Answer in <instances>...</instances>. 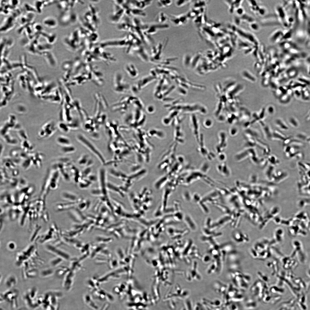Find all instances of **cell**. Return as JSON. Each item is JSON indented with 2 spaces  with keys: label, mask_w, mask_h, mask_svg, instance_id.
Instances as JSON below:
<instances>
[{
  "label": "cell",
  "mask_w": 310,
  "mask_h": 310,
  "mask_svg": "<svg viewBox=\"0 0 310 310\" xmlns=\"http://www.w3.org/2000/svg\"><path fill=\"white\" fill-rule=\"evenodd\" d=\"M257 155L254 148H245L237 153L235 155V158L237 162H240Z\"/></svg>",
  "instance_id": "cell-3"
},
{
  "label": "cell",
  "mask_w": 310,
  "mask_h": 310,
  "mask_svg": "<svg viewBox=\"0 0 310 310\" xmlns=\"http://www.w3.org/2000/svg\"><path fill=\"white\" fill-rule=\"evenodd\" d=\"M268 162L266 156L260 159L259 164L261 166H265L268 165Z\"/></svg>",
  "instance_id": "cell-43"
},
{
  "label": "cell",
  "mask_w": 310,
  "mask_h": 310,
  "mask_svg": "<svg viewBox=\"0 0 310 310\" xmlns=\"http://www.w3.org/2000/svg\"><path fill=\"white\" fill-rule=\"evenodd\" d=\"M212 257L211 255L208 253L205 254L203 256H202L201 259L204 262L208 263L211 261Z\"/></svg>",
  "instance_id": "cell-39"
},
{
  "label": "cell",
  "mask_w": 310,
  "mask_h": 310,
  "mask_svg": "<svg viewBox=\"0 0 310 310\" xmlns=\"http://www.w3.org/2000/svg\"><path fill=\"white\" fill-rule=\"evenodd\" d=\"M57 141V142L63 146L71 145V142L69 139L63 136H60L58 137Z\"/></svg>",
  "instance_id": "cell-26"
},
{
  "label": "cell",
  "mask_w": 310,
  "mask_h": 310,
  "mask_svg": "<svg viewBox=\"0 0 310 310\" xmlns=\"http://www.w3.org/2000/svg\"><path fill=\"white\" fill-rule=\"evenodd\" d=\"M168 19V17L164 13L161 12L158 15L156 18L159 23L164 24L166 22Z\"/></svg>",
  "instance_id": "cell-30"
},
{
  "label": "cell",
  "mask_w": 310,
  "mask_h": 310,
  "mask_svg": "<svg viewBox=\"0 0 310 310\" xmlns=\"http://www.w3.org/2000/svg\"><path fill=\"white\" fill-rule=\"evenodd\" d=\"M40 228L41 227L40 226L37 227V228H36L31 237L30 241L31 242H33L35 239V238L36 237V236L37 235L38 233L39 232H38L39 231Z\"/></svg>",
  "instance_id": "cell-44"
},
{
  "label": "cell",
  "mask_w": 310,
  "mask_h": 310,
  "mask_svg": "<svg viewBox=\"0 0 310 310\" xmlns=\"http://www.w3.org/2000/svg\"><path fill=\"white\" fill-rule=\"evenodd\" d=\"M186 278L188 281L192 280H199L201 279L200 275L197 270V263L193 261L191 266L186 272Z\"/></svg>",
  "instance_id": "cell-8"
},
{
  "label": "cell",
  "mask_w": 310,
  "mask_h": 310,
  "mask_svg": "<svg viewBox=\"0 0 310 310\" xmlns=\"http://www.w3.org/2000/svg\"><path fill=\"white\" fill-rule=\"evenodd\" d=\"M244 146L245 148H254L256 146V139L245 137Z\"/></svg>",
  "instance_id": "cell-25"
},
{
  "label": "cell",
  "mask_w": 310,
  "mask_h": 310,
  "mask_svg": "<svg viewBox=\"0 0 310 310\" xmlns=\"http://www.w3.org/2000/svg\"><path fill=\"white\" fill-rule=\"evenodd\" d=\"M239 132L238 128L235 126L231 127L229 130V133L232 136L234 137L237 135Z\"/></svg>",
  "instance_id": "cell-38"
},
{
  "label": "cell",
  "mask_w": 310,
  "mask_h": 310,
  "mask_svg": "<svg viewBox=\"0 0 310 310\" xmlns=\"http://www.w3.org/2000/svg\"><path fill=\"white\" fill-rule=\"evenodd\" d=\"M34 7L37 12L40 13L42 12V8L44 6L43 1H34Z\"/></svg>",
  "instance_id": "cell-35"
},
{
  "label": "cell",
  "mask_w": 310,
  "mask_h": 310,
  "mask_svg": "<svg viewBox=\"0 0 310 310\" xmlns=\"http://www.w3.org/2000/svg\"><path fill=\"white\" fill-rule=\"evenodd\" d=\"M16 244L13 242L11 241L9 242L7 244V247L8 249L10 250H12L15 249L16 247Z\"/></svg>",
  "instance_id": "cell-45"
},
{
  "label": "cell",
  "mask_w": 310,
  "mask_h": 310,
  "mask_svg": "<svg viewBox=\"0 0 310 310\" xmlns=\"http://www.w3.org/2000/svg\"><path fill=\"white\" fill-rule=\"evenodd\" d=\"M190 193L187 191L183 192L182 196L184 200L186 201H189L192 199V196H191Z\"/></svg>",
  "instance_id": "cell-41"
},
{
  "label": "cell",
  "mask_w": 310,
  "mask_h": 310,
  "mask_svg": "<svg viewBox=\"0 0 310 310\" xmlns=\"http://www.w3.org/2000/svg\"><path fill=\"white\" fill-rule=\"evenodd\" d=\"M24 8L26 12H32L35 13L37 12L34 6L27 3H25L24 4Z\"/></svg>",
  "instance_id": "cell-32"
},
{
  "label": "cell",
  "mask_w": 310,
  "mask_h": 310,
  "mask_svg": "<svg viewBox=\"0 0 310 310\" xmlns=\"http://www.w3.org/2000/svg\"><path fill=\"white\" fill-rule=\"evenodd\" d=\"M168 25L164 24H153L150 26H148V28L145 31V33L148 35L153 34L156 33L158 30L162 29L168 28Z\"/></svg>",
  "instance_id": "cell-15"
},
{
  "label": "cell",
  "mask_w": 310,
  "mask_h": 310,
  "mask_svg": "<svg viewBox=\"0 0 310 310\" xmlns=\"http://www.w3.org/2000/svg\"><path fill=\"white\" fill-rule=\"evenodd\" d=\"M63 259L57 256L56 257L53 258L50 260V264L52 267H56L61 264L62 262Z\"/></svg>",
  "instance_id": "cell-31"
},
{
  "label": "cell",
  "mask_w": 310,
  "mask_h": 310,
  "mask_svg": "<svg viewBox=\"0 0 310 310\" xmlns=\"http://www.w3.org/2000/svg\"><path fill=\"white\" fill-rule=\"evenodd\" d=\"M76 138L79 142L94 154L102 164L104 165L106 164V160L101 153L86 136L82 134H78L77 135Z\"/></svg>",
  "instance_id": "cell-2"
},
{
  "label": "cell",
  "mask_w": 310,
  "mask_h": 310,
  "mask_svg": "<svg viewBox=\"0 0 310 310\" xmlns=\"http://www.w3.org/2000/svg\"><path fill=\"white\" fill-rule=\"evenodd\" d=\"M18 292L15 289H12L6 291L2 295L3 300H7L9 302L12 306L13 304L16 307L17 306V299Z\"/></svg>",
  "instance_id": "cell-9"
},
{
  "label": "cell",
  "mask_w": 310,
  "mask_h": 310,
  "mask_svg": "<svg viewBox=\"0 0 310 310\" xmlns=\"http://www.w3.org/2000/svg\"><path fill=\"white\" fill-rule=\"evenodd\" d=\"M284 34L281 30L277 29L274 31L270 36L269 40L270 42L275 43L282 40Z\"/></svg>",
  "instance_id": "cell-16"
},
{
  "label": "cell",
  "mask_w": 310,
  "mask_h": 310,
  "mask_svg": "<svg viewBox=\"0 0 310 310\" xmlns=\"http://www.w3.org/2000/svg\"><path fill=\"white\" fill-rule=\"evenodd\" d=\"M62 196L65 199L71 201L75 200L77 197L74 194L68 192H64Z\"/></svg>",
  "instance_id": "cell-33"
},
{
  "label": "cell",
  "mask_w": 310,
  "mask_h": 310,
  "mask_svg": "<svg viewBox=\"0 0 310 310\" xmlns=\"http://www.w3.org/2000/svg\"><path fill=\"white\" fill-rule=\"evenodd\" d=\"M183 220L187 226L192 231L195 230L196 226L195 222L192 217L189 214L184 216Z\"/></svg>",
  "instance_id": "cell-20"
},
{
  "label": "cell",
  "mask_w": 310,
  "mask_h": 310,
  "mask_svg": "<svg viewBox=\"0 0 310 310\" xmlns=\"http://www.w3.org/2000/svg\"><path fill=\"white\" fill-rule=\"evenodd\" d=\"M250 10L256 15L259 16H264L266 14V8L262 5H259V2L256 1H247Z\"/></svg>",
  "instance_id": "cell-4"
},
{
  "label": "cell",
  "mask_w": 310,
  "mask_h": 310,
  "mask_svg": "<svg viewBox=\"0 0 310 310\" xmlns=\"http://www.w3.org/2000/svg\"><path fill=\"white\" fill-rule=\"evenodd\" d=\"M163 43H160L159 44L157 45L154 47L151 51L152 53V55L153 57H155L156 56H159L160 55H161L162 53L163 50Z\"/></svg>",
  "instance_id": "cell-23"
},
{
  "label": "cell",
  "mask_w": 310,
  "mask_h": 310,
  "mask_svg": "<svg viewBox=\"0 0 310 310\" xmlns=\"http://www.w3.org/2000/svg\"><path fill=\"white\" fill-rule=\"evenodd\" d=\"M232 236L234 240L238 243H246L249 241L248 237L246 234L239 231L234 232Z\"/></svg>",
  "instance_id": "cell-12"
},
{
  "label": "cell",
  "mask_w": 310,
  "mask_h": 310,
  "mask_svg": "<svg viewBox=\"0 0 310 310\" xmlns=\"http://www.w3.org/2000/svg\"><path fill=\"white\" fill-rule=\"evenodd\" d=\"M171 0H158L157 2V6L160 8L167 7L172 3Z\"/></svg>",
  "instance_id": "cell-28"
},
{
  "label": "cell",
  "mask_w": 310,
  "mask_h": 310,
  "mask_svg": "<svg viewBox=\"0 0 310 310\" xmlns=\"http://www.w3.org/2000/svg\"><path fill=\"white\" fill-rule=\"evenodd\" d=\"M286 138L285 135L280 131L277 130L273 131L272 140H277L283 142Z\"/></svg>",
  "instance_id": "cell-22"
},
{
  "label": "cell",
  "mask_w": 310,
  "mask_h": 310,
  "mask_svg": "<svg viewBox=\"0 0 310 310\" xmlns=\"http://www.w3.org/2000/svg\"><path fill=\"white\" fill-rule=\"evenodd\" d=\"M25 310L24 309H19V310Z\"/></svg>",
  "instance_id": "cell-50"
},
{
  "label": "cell",
  "mask_w": 310,
  "mask_h": 310,
  "mask_svg": "<svg viewBox=\"0 0 310 310\" xmlns=\"http://www.w3.org/2000/svg\"><path fill=\"white\" fill-rule=\"evenodd\" d=\"M268 163L274 166L278 165L280 162L278 158L276 156L273 154H269L266 156Z\"/></svg>",
  "instance_id": "cell-24"
},
{
  "label": "cell",
  "mask_w": 310,
  "mask_h": 310,
  "mask_svg": "<svg viewBox=\"0 0 310 310\" xmlns=\"http://www.w3.org/2000/svg\"><path fill=\"white\" fill-rule=\"evenodd\" d=\"M59 127L62 131L65 133L68 132L69 128L68 125L63 123H61L59 125Z\"/></svg>",
  "instance_id": "cell-40"
},
{
  "label": "cell",
  "mask_w": 310,
  "mask_h": 310,
  "mask_svg": "<svg viewBox=\"0 0 310 310\" xmlns=\"http://www.w3.org/2000/svg\"><path fill=\"white\" fill-rule=\"evenodd\" d=\"M288 122L290 125L294 127L297 128L299 126V122L294 117H290L288 119Z\"/></svg>",
  "instance_id": "cell-37"
},
{
  "label": "cell",
  "mask_w": 310,
  "mask_h": 310,
  "mask_svg": "<svg viewBox=\"0 0 310 310\" xmlns=\"http://www.w3.org/2000/svg\"><path fill=\"white\" fill-rule=\"evenodd\" d=\"M307 73L309 75H310V66L307 69Z\"/></svg>",
  "instance_id": "cell-49"
},
{
  "label": "cell",
  "mask_w": 310,
  "mask_h": 310,
  "mask_svg": "<svg viewBox=\"0 0 310 310\" xmlns=\"http://www.w3.org/2000/svg\"><path fill=\"white\" fill-rule=\"evenodd\" d=\"M74 274L73 272L69 271L65 275L63 283V286L66 290H69L73 284Z\"/></svg>",
  "instance_id": "cell-13"
},
{
  "label": "cell",
  "mask_w": 310,
  "mask_h": 310,
  "mask_svg": "<svg viewBox=\"0 0 310 310\" xmlns=\"http://www.w3.org/2000/svg\"><path fill=\"white\" fill-rule=\"evenodd\" d=\"M16 19L11 15L5 17L1 24V32H5L12 29L15 26Z\"/></svg>",
  "instance_id": "cell-6"
},
{
  "label": "cell",
  "mask_w": 310,
  "mask_h": 310,
  "mask_svg": "<svg viewBox=\"0 0 310 310\" xmlns=\"http://www.w3.org/2000/svg\"><path fill=\"white\" fill-rule=\"evenodd\" d=\"M32 25L34 31L36 34H38L43 31V27L40 24L37 23H35L33 24Z\"/></svg>",
  "instance_id": "cell-36"
},
{
  "label": "cell",
  "mask_w": 310,
  "mask_h": 310,
  "mask_svg": "<svg viewBox=\"0 0 310 310\" xmlns=\"http://www.w3.org/2000/svg\"><path fill=\"white\" fill-rule=\"evenodd\" d=\"M17 282V280L16 276L13 274H10L5 279V284L7 287L11 288L16 285Z\"/></svg>",
  "instance_id": "cell-19"
},
{
  "label": "cell",
  "mask_w": 310,
  "mask_h": 310,
  "mask_svg": "<svg viewBox=\"0 0 310 310\" xmlns=\"http://www.w3.org/2000/svg\"><path fill=\"white\" fill-rule=\"evenodd\" d=\"M152 1L151 0H131L129 1L128 3L133 7L143 10L150 5Z\"/></svg>",
  "instance_id": "cell-10"
},
{
  "label": "cell",
  "mask_w": 310,
  "mask_h": 310,
  "mask_svg": "<svg viewBox=\"0 0 310 310\" xmlns=\"http://www.w3.org/2000/svg\"><path fill=\"white\" fill-rule=\"evenodd\" d=\"M89 159V157L88 155L84 154L78 160V164L81 165H86Z\"/></svg>",
  "instance_id": "cell-34"
},
{
  "label": "cell",
  "mask_w": 310,
  "mask_h": 310,
  "mask_svg": "<svg viewBox=\"0 0 310 310\" xmlns=\"http://www.w3.org/2000/svg\"><path fill=\"white\" fill-rule=\"evenodd\" d=\"M256 146L261 151L262 154L265 156L270 154L271 149L269 146L259 138L256 139Z\"/></svg>",
  "instance_id": "cell-17"
},
{
  "label": "cell",
  "mask_w": 310,
  "mask_h": 310,
  "mask_svg": "<svg viewBox=\"0 0 310 310\" xmlns=\"http://www.w3.org/2000/svg\"><path fill=\"white\" fill-rule=\"evenodd\" d=\"M307 62L309 65H310V56H309L307 59Z\"/></svg>",
  "instance_id": "cell-48"
},
{
  "label": "cell",
  "mask_w": 310,
  "mask_h": 310,
  "mask_svg": "<svg viewBox=\"0 0 310 310\" xmlns=\"http://www.w3.org/2000/svg\"><path fill=\"white\" fill-rule=\"evenodd\" d=\"M91 171V168L90 167H86V168L84 170L83 173V176H87L88 175H89Z\"/></svg>",
  "instance_id": "cell-46"
},
{
  "label": "cell",
  "mask_w": 310,
  "mask_h": 310,
  "mask_svg": "<svg viewBox=\"0 0 310 310\" xmlns=\"http://www.w3.org/2000/svg\"><path fill=\"white\" fill-rule=\"evenodd\" d=\"M258 123L259 124L265 137L267 140H272L273 131H272L270 127L262 121H260Z\"/></svg>",
  "instance_id": "cell-11"
},
{
  "label": "cell",
  "mask_w": 310,
  "mask_h": 310,
  "mask_svg": "<svg viewBox=\"0 0 310 310\" xmlns=\"http://www.w3.org/2000/svg\"><path fill=\"white\" fill-rule=\"evenodd\" d=\"M54 273V271L53 269L51 268H46L40 271V275L42 278H47L51 276Z\"/></svg>",
  "instance_id": "cell-27"
},
{
  "label": "cell",
  "mask_w": 310,
  "mask_h": 310,
  "mask_svg": "<svg viewBox=\"0 0 310 310\" xmlns=\"http://www.w3.org/2000/svg\"><path fill=\"white\" fill-rule=\"evenodd\" d=\"M245 137L252 138L255 139H259L260 136L258 131L251 127L245 129Z\"/></svg>",
  "instance_id": "cell-18"
},
{
  "label": "cell",
  "mask_w": 310,
  "mask_h": 310,
  "mask_svg": "<svg viewBox=\"0 0 310 310\" xmlns=\"http://www.w3.org/2000/svg\"><path fill=\"white\" fill-rule=\"evenodd\" d=\"M192 200L195 202L197 203L200 202L202 200V199L199 195L197 193L194 194L192 197Z\"/></svg>",
  "instance_id": "cell-42"
},
{
  "label": "cell",
  "mask_w": 310,
  "mask_h": 310,
  "mask_svg": "<svg viewBox=\"0 0 310 310\" xmlns=\"http://www.w3.org/2000/svg\"><path fill=\"white\" fill-rule=\"evenodd\" d=\"M42 24L45 26L50 28H54L58 26V21L55 18L49 16L44 18L42 20Z\"/></svg>",
  "instance_id": "cell-14"
},
{
  "label": "cell",
  "mask_w": 310,
  "mask_h": 310,
  "mask_svg": "<svg viewBox=\"0 0 310 310\" xmlns=\"http://www.w3.org/2000/svg\"><path fill=\"white\" fill-rule=\"evenodd\" d=\"M45 248L46 250L50 253L63 259L67 260L69 258V256L68 254L56 246L48 244L45 246Z\"/></svg>",
  "instance_id": "cell-7"
},
{
  "label": "cell",
  "mask_w": 310,
  "mask_h": 310,
  "mask_svg": "<svg viewBox=\"0 0 310 310\" xmlns=\"http://www.w3.org/2000/svg\"><path fill=\"white\" fill-rule=\"evenodd\" d=\"M275 11L279 21L282 26L285 27L289 26L287 15L283 6L278 4L275 7Z\"/></svg>",
  "instance_id": "cell-5"
},
{
  "label": "cell",
  "mask_w": 310,
  "mask_h": 310,
  "mask_svg": "<svg viewBox=\"0 0 310 310\" xmlns=\"http://www.w3.org/2000/svg\"><path fill=\"white\" fill-rule=\"evenodd\" d=\"M62 152L65 154L72 153L76 150V148L71 145H67L61 148Z\"/></svg>",
  "instance_id": "cell-29"
},
{
  "label": "cell",
  "mask_w": 310,
  "mask_h": 310,
  "mask_svg": "<svg viewBox=\"0 0 310 310\" xmlns=\"http://www.w3.org/2000/svg\"><path fill=\"white\" fill-rule=\"evenodd\" d=\"M60 172L59 170L53 169L50 171L45 177L41 188L40 198L45 201L51 191L57 189L59 185Z\"/></svg>",
  "instance_id": "cell-1"
},
{
  "label": "cell",
  "mask_w": 310,
  "mask_h": 310,
  "mask_svg": "<svg viewBox=\"0 0 310 310\" xmlns=\"http://www.w3.org/2000/svg\"><path fill=\"white\" fill-rule=\"evenodd\" d=\"M276 127L280 130L286 131L289 129L286 123L280 118L276 119L275 121Z\"/></svg>",
  "instance_id": "cell-21"
},
{
  "label": "cell",
  "mask_w": 310,
  "mask_h": 310,
  "mask_svg": "<svg viewBox=\"0 0 310 310\" xmlns=\"http://www.w3.org/2000/svg\"><path fill=\"white\" fill-rule=\"evenodd\" d=\"M195 310H204V309L202 307V305L200 304V308L199 305L198 304H197L195 307Z\"/></svg>",
  "instance_id": "cell-47"
}]
</instances>
